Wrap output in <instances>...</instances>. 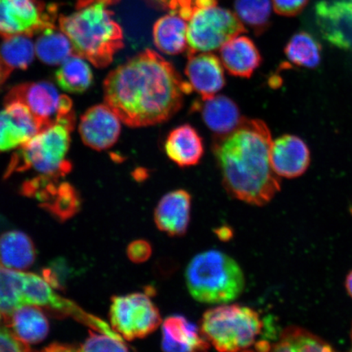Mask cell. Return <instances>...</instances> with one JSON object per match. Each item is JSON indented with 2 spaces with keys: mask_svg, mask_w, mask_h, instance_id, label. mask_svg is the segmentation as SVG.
I'll list each match as a JSON object with an SVG mask.
<instances>
[{
  "mask_svg": "<svg viewBox=\"0 0 352 352\" xmlns=\"http://www.w3.org/2000/svg\"><path fill=\"white\" fill-rule=\"evenodd\" d=\"M192 91L173 65L152 50L131 57L104 81L105 104L132 129L169 120Z\"/></svg>",
  "mask_w": 352,
  "mask_h": 352,
  "instance_id": "6da1fadb",
  "label": "cell"
},
{
  "mask_svg": "<svg viewBox=\"0 0 352 352\" xmlns=\"http://www.w3.org/2000/svg\"><path fill=\"white\" fill-rule=\"evenodd\" d=\"M272 142L265 122L245 118L230 133L214 136L212 151L231 196L262 206L280 190V178L270 162Z\"/></svg>",
  "mask_w": 352,
  "mask_h": 352,
  "instance_id": "7a4b0ae2",
  "label": "cell"
},
{
  "mask_svg": "<svg viewBox=\"0 0 352 352\" xmlns=\"http://www.w3.org/2000/svg\"><path fill=\"white\" fill-rule=\"evenodd\" d=\"M108 6L94 2L58 17L60 30L72 43L74 54L98 68L107 67L124 47L121 26Z\"/></svg>",
  "mask_w": 352,
  "mask_h": 352,
  "instance_id": "3957f363",
  "label": "cell"
},
{
  "mask_svg": "<svg viewBox=\"0 0 352 352\" xmlns=\"http://www.w3.org/2000/svg\"><path fill=\"white\" fill-rule=\"evenodd\" d=\"M76 120L72 117L56 122L21 145L13 153L4 178L29 170L37 175L64 178L72 170L67 155Z\"/></svg>",
  "mask_w": 352,
  "mask_h": 352,
  "instance_id": "277c9868",
  "label": "cell"
},
{
  "mask_svg": "<svg viewBox=\"0 0 352 352\" xmlns=\"http://www.w3.org/2000/svg\"><path fill=\"white\" fill-rule=\"evenodd\" d=\"M186 280L192 297L209 305L235 300L243 292L245 284L239 263L215 250L193 257L186 268Z\"/></svg>",
  "mask_w": 352,
  "mask_h": 352,
  "instance_id": "5b68a950",
  "label": "cell"
},
{
  "mask_svg": "<svg viewBox=\"0 0 352 352\" xmlns=\"http://www.w3.org/2000/svg\"><path fill=\"white\" fill-rule=\"evenodd\" d=\"M263 323L257 311L239 305L219 306L205 312L201 331L219 351H240L254 346Z\"/></svg>",
  "mask_w": 352,
  "mask_h": 352,
  "instance_id": "8992f818",
  "label": "cell"
},
{
  "mask_svg": "<svg viewBox=\"0 0 352 352\" xmlns=\"http://www.w3.org/2000/svg\"><path fill=\"white\" fill-rule=\"evenodd\" d=\"M187 29V54L219 50L231 38L246 32L236 13L217 6V0H195Z\"/></svg>",
  "mask_w": 352,
  "mask_h": 352,
  "instance_id": "52a82bcc",
  "label": "cell"
},
{
  "mask_svg": "<svg viewBox=\"0 0 352 352\" xmlns=\"http://www.w3.org/2000/svg\"><path fill=\"white\" fill-rule=\"evenodd\" d=\"M12 101L20 102L29 109L41 131L65 118L76 117L72 99L60 94L50 82H25L13 87L4 103Z\"/></svg>",
  "mask_w": 352,
  "mask_h": 352,
  "instance_id": "ba28073f",
  "label": "cell"
},
{
  "mask_svg": "<svg viewBox=\"0 0 352 352\" xmlns=\"http://www.w3.org/2000/svg\"><path fill=\"white\" fill-rule=\"evenodd\" d=\"M109 318L114 331L129 341L148 336L162 322L157 307L142 293L113 297Z\"/></svg>",
  "mask_w": 352,
  "mask_h": 352,
  "instance_id": "9c48e42d",
  "label": "cell"
},
{
  "mask_svg": "<svg viewBox=\"0 0 352 352\" xmlns=\"http://www.w3.org/2000/svg\"><path fill=\"white\" fill-rule=\"evenodd\" d=\"M57 8L42 0H0V35L32 37L56 28Z\"/></svg>",
  "mask_w": 352,
  "mask_h": 352,
  "instance_id": "30bf717a",
  "label": "cell"
},
{
  "mask_svg": "<svg viewBox=\"0 0 352 352\" xmlns=\"http://www.w3.org/2000/svg\"><path fill=\"white\" fill-rule=\"evenodd\" d=\"M320 34L332 46L352 50V0H329L316 4Z\"/></svg>",
  "mask_w": 352,
  "mask_h": 352,
  "instance_id": "8fae6325",
  "label": "cell"
},
{
  "mask_svg": "<svg viewBox=\"0 0 352 352\" xmlns=\"http://www.w3.org/2000/svg\"><path fill=\"white\" fill-rule=\"evenodd\" d=\"M121 120L107 104L87 110L79 122V134L87 146L102 151L113 146L121 133Z\"/></svg>",
  "mask_w": 352,
  "mask_h": 352,
  "instance_id": "7c38bea8",
  "label": "cell"
},
{
  "mask_svg": "<svg viewBox=\"0 0 352 352\" xmlns=\"http://www.w3.org/2000/svg\"><path fill=\"white\" fill-rule=\"evenodd\" d=\"M38 131L41 129L24 104L4 103L0 110V153L19 148Z\"/></svg>",
  "mask_w": 352,
  "mask_h": 352,
  "instance_id": "4fadbf2b",
  "label": "cell"
},
{
  "mask_svg": "<svg viewBox=\"0 0 352 352\" xmlns=\"http://www.w3.org/2000/svg\"><path fill=\"white\" fill-rule=\"evenodd\" d=\"M310 161L309 148L298 136L284 135L272 142L271 166L280 178L299 177L305 174Z\"/></svg>",
  "mask_w": 352,
  "mask_h": 352,
  "instance_id": "5bb4252c",
  "label": "cell"
},
{
  "mask_svg": "<svg viewBox=\"0 0 352 352\" xmlns=\"http://www.w3.org/2000/svg\"><path fill=\"white\" fill-rule=\"evenodd\" d=\"M187 56L186 74L192 91L197 92L201 100L213 98L226 85L221 60L210 52Z\"/></svg>",
  "mask_w": 352,
  "mask_h": 352,
  "instance_id": "9a60e30c",
  "label": "cell"
},
{
  "mask_svg": "<svg viewBox=\"0 0 352 352\" xmlns=\"http://www.w3.org/2000/svg\"><path fill=\"white\" fill-rule=\"evenodd\" d=\"M191 204V195L184 189L162 197L154 211V221L158 230L170 236L186 234L190 221Z\"/></svg>",
  "mask_w": 352,
  "mask_h": 352,
  "instance_id": "2e32d148",
  "label": "cell"
},
{
  "mask_svg": "<svg viewBox=\"0 0 352 352\" xmlns=\"http://www.w3.org/2000/svg\"><path fill=\"white\" fill-rule=\"evenodd\" d=\"M192 111L201 113L206 126L214 136L224 135L234 130L242 120L237 104L228 96L215 95L208 100H196Z\"/></svg>",
  "mask_w": 352,
  "mask_h": 352,
  "instance_id": "e0dca14e",
  "label": "cell"
},
{
  "mask_svg": "<svg viewBox=\"0 0 352 352\" xmlns=\"http://www.w3.org/2000/svg\"><path fill=\"white\" fill-rule=\"evenodd\" d=\"M220 60L232 76L250 78L262 63V56L252 38L236 36L219 48Z\"/></svg>",
  "mask_w": 352,
  "mask_h": 352,
  "instance_id": "ac0fdd59",
  "label": "cell"
},
{
  "mask_svg": "<svg viewBox=\"0 0 352 352\" xmlns=\"http://www.w3.org/2000/svg\"><path fill=\"white\" fill-rule=\"evenodd\" d=\"M210 343L197 325L179 315L170 316L162 324V349L166 351H202Z\"/></svg>",
  "mask_w": 352,
  "mask_h": 352,
  "instance_id": "d6986e66",
  "label": "cell"
},
{
  "mask_svg": "<svg viewBox=\"0 0 352 352\" xmlns=\"http://www.w3.org/2000/svg\"><path fill=\"white\" fill-rule=\"evenodd\" d=\"M166 155L180 167L195 166L204 154V144L197 131L190 125L175 127L167 136Z\"/></svg>",
  "mask_w": 352,
  "mask_h": 352,
  "instance_id": "ffe728a7",
  "label": "cell"
},
{
  "mask_svg": "<svg viewBox=\"0 0 352 352\" xmlns=\"http://www.w3.org/2000/svg\"><path fill=\"white\" fill-rule=\"evenodd\" d=\"M4 320L15 336L28 345L41 342L50 332V323L38 307L21 306Z\"/></svg>",
  "mask_w": 352,
  "mask_h": 352,
  "instance_id": "44dd1931",
  "label": "cell"
},
{
  "mask_svg": "<svg viewBox=\"0 0 352 352\" xmlns=\"http://www.w3.org/2000/svg\"><path fill=\"white\" fill-rule=\"evenodd\" d=\"M69 299L57 294L47 281L36 274H25L22 290L23 305L43 307L63 318L70 306Z\"/></svg>",
  "mask_w": 352,
  "mask_h": 352,
  "instance_id": "7402d4cb",
  "label": "cell"
},
{
  "mask_svg": "<svg viewBox=\"0 0 352 352\" xmlns=\"http://www.w3.org/2000/svg\"><path fill=\"white\" fill-rule=\"evenodd\" d=\"M188 22L173 12L160 17L153 25V42L157 50L167 55H178L187 51Z\"/></svg>",
  "mask_w": 352,
  "mask_h": 352,
  "instance_id": "603a6c76",
  "label": "cell"
},
{
  "mask_svg": "<svg viewBox=\"0 0 352 352\" xmlns=\"http://www.w3.org/2000/svg\"><path fill=\"white\" fill-rule=\"evenodd\" d=\"M42 208L60 221H65L78 212L80 197L72 184L63 182L48 184L37 197Z\"/></svg>",
  "mask_w": 352,
  "mask_h": 352,
  "instance_id": "cb8c5ba5",
  "label": "cell"
},
{
  "mask_svg": "<svg viewBox=\"0 0 352 352\" xmlns=\"http://www.w3.org/2000/svg\"><path fill=\"white\" fill-rule=\"evenodd\" d=\"M36 258L32 239L21 231H10L0 236V264L15 270H28Z\"/></svg>",
  "mask_w": 352,
  "mask_h": 352,
  "instance_id": "d4e9b609",
  "label": "cell"
},
{
  "mask_svg": "<svg viewBox=\"0 0 352 352\" xmlns=\"http://www.w3.org/2000/svg\"><path fill=\"white\" fill-rule=\"evenodd\" d=\"M60 65L56 80L61 89L73 94H82L89 89L94 82V74L82 57L73 54Z\"/></svg>",
  "mask_w": 352,
  "mask_h": 352,
  "instance_id": "484cf974",
  "label": "cell"
},
{
  "mask_svg": "<svg viewBox=\"0 0 352 352\" xmlns=\"http://www.w3.org/2000/svg\"><path fill=\"white\" fill-rule=\"evenodd\" d=\"M35 55L43 63L60 65L74 54L72 43L66 35L55 28L44 30L34 43Z\"/></svg>",
  "mask_w": 352,
  "mask_h": 352,
  "instance_id": "4316f807",
  "label": "cell"
},
{
  "mask_svg": "<svg viewBox=\"0 0 352 352\" xmlns=\"http://www.w3.org/2000/svg\"><path fill=\"white\" fill-rule=\"evenodd\" d=\"M270 350L283 352L334 351L333 347L323 338L298 327L285 328L279 340L270 345Z\"/></svg>",
  "mask_w": 352,
  "mask_h": 352,
  "instance_id": "83f0119b",
  "label": "cell"
},
{
  "mask_svg": "<svg viewBox=\"0 0 352 352\" xmlns=\"http://www.w3.org/2000/svg\"><path fill=\"white\" fill-rule=\"evenodd\" d=\"M322 47L311 34L300 32L294 34L285 47V54L294 65L314 69L321 60Z\"/></svg>",
  "mask_w": 352,
  "mask_h": 352,
  "instance_id": "f1b7e54d",
  "label": "cell"
},
{
  "mask_svg": "<svg viewBox=\"0 0 352 352\" xmlns=\"http://www.w3.org/2000/svg\"><path fill=\"white\" fill-rule=\"evenodd\" d=\"M34 56V44L28 35L4 38L0 46V61L11 74L15 69H28Z\"/></svg>",
  "mask_w": 352,
  "mask_h": 352,
  "instance_id": "f546056e",
  "label": "cell"
},
{
  "mask_svg": "<svg viewBox=\"0 0 352 352\" xmlns=\"http://www.w3.org/2000/svg\"><path fill=\"white\" fill-rule=\"evenodd\" d=\"M24 285V272L0 264V312L6 318L21 306Z\"/></svg>",
  "mask_w": 352,
  "mask_h": 352,
  "instance_id": "4dcf8cb0",
  "label": "cell"
},
{
  "mask_svg": "<svg viewBox=\"0 0 352 352\" xmlns=\"http://www.w3.org/2000/svg\"><path fill=\"white\" fill-rule=\"evenodd\" d=\"M235 12L244 25L256 34L266 32L270 25L271 0H236Z\"/></svg>",
  "mask_w": 352,
  "mask_h": 352,
  "instance_id": "1f68e13d",
  "label": "cell"
},
{
  "mask_svg": "<svg viewBox=\"0 0 352 352\" xmlns=\"http://www.w3.org/2000/svg\"><path fill=\"white\" fill-rule=\"evenodd\" d=\"M129 347L121 337L90 333L89 337L77 347V351H127Z\"/></svg>",
  "mask_w": 352,
  "mask_h": 352,
  "instance_id": "d6a6232c",
  "label": "cell"
},
{
  "mask_svg": "<svg viewBox=\"0 0 352 352\" xmlns=\"http://www.w3.org/2000/svg\"><path fill=\"white\" fill-rule=\"evenodd\" d=\"M151 2L164 10L178 13L188 21L195 7V0H151Z\"/></svg>",
  "mask_w": 352,
  "mask_h": 352,
  "instance_id": "836d02e7",
  "label": "cell"
},
{
  "mask_svg": "<svg viewBox=\"0 0 352 352\" xmlns=\"http://www.w3.org/2000/svg\"><path fill=\"white\" fill-rule=\"evenodd\" d=\"M28 344L21 342L8 328L0 329V351H28Z\"/></svg>",
  "mask_w": 352,
  "mask_h": 352,
  "instance_id": "e575fe53",
  "label": "cell"
},
{
  "mask_svg": "<svg viewBox=\"0 0 352 352\" xmlns=\"http://www.w3.org/2000/svg\"><path fill=\"white\" fill-rule=\"evenodd\" d=\"M126 254L131 262L142 263L151 258L152 248L148 241L138 240L130 243L127 248Z\"/></svg>",
  "mask_w": 352,
  "mask_h": 352,
  "instance_id": "d590c367",
  "label": "cell"
},
{
  "mask_svg": "<svg viewBox=\"0 0 352 352\" xmlns=\"http://www.w3.org/2000/svg\"><path fill=\"white\" fill-rule=\"evenodd\" d=\"M308 0H272L277 14L294 16L300 13L305 8Z\"/></svg>",
  "mask_w": 352,
  "mask_h": 352,
  "instance_id": "8d00e7d4",
  "label": "cell"
},
{
  "mask_svg": "<svg viewBox=\"0 0 352 352\" xmlns=\"http://www.w3.org/2000/svg\"><path fill=\"white\" fill-rule=\"evenodd\" d=\"M94 2H103L108 4L109 6H112V4L118 3V0H77L76 7L85 6H87V4H89Z\"/></svg>",
  "mask_w": 352,
  "mask_h": 352,
  "instance_id": "74e56055",
  "label": "cell"
},
{
  "mask_svg": "<svg viewBox=\"0 0 352 352\" xmlns=\"http://www.w3.org/2000/svg\"><path fill=\"white\" fill-rule=\"evenodd\" d=\"M10 74L11 73L4 67V65L2 64L1 61H0V87L6 82Z\"/></svg>",
  "mask_w": 352,
  "mask_h": 352,
  "instance_id": "f35d334b",
  "label": "cell"
},
{
  "mask_svg": "<svg viewBox=\"0 0 352 352\" xmlns=\"http://www.w3.org/2000/svg\"><path fill=\"white\" fill-rule=\"evenodd\" d=\"M346 289L347 293L352 298V270L349 272V275L346 276Z\"/></svg>",
  "mask_w": 352,
  "mask_h": 352,
  "instance_id": "ab89813d",
  "label": "cell"
},
{
  "mask_svg": "<svg viewBox=\"0 0 352 352\" xmlns=\"http://www.w3.org/2000/svg\"><path fill=\"white\" fill-rule=\"evenodd\" d=\"M351 346H352V327H351Z\"/></svg>",
  "mask_w": 352,
  "mask_h": 352,
  "instance_id": "60d3db41",
  "label": "cell"
},
{
  "mask_svg": "<svg viewBox=\"0 0 352 352\" xmlns=\"http://www.w3.org/2000/svg\"><path fill=\"white\" fill-rule=\"evenodd\" d=\"M0 320H1V312H0Z\"/></svg>",
  "mask_w": 352,
  "mask_h": 352,
  "instance_id": "b9f144b4",
  "label": "cell"
}]
</instances>
